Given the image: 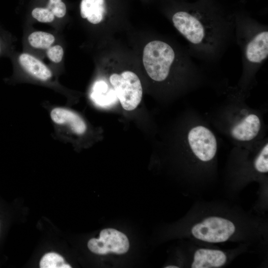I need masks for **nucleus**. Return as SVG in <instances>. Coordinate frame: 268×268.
<instances>
[{"mask_svg":"<svg viewBox=\"0 0 268 268\" xmlns=\"http://www.w3.org/2000/svg\"><path fill=\"white\" fill-rule=\"evenodd\" d=\"M2 43L1 39H0V55L2 52Z\"/></svg>","mask_w":268,"mask_h":268,"instance_id":"obj_19","label":"nucleus"},{"mask_svg":"<svg viewBox=\"0 0 268 268\" xmlns=\"http://www.w3.org/2000/svg\"><path fill=\"white\" fill-rule=\"evenodd\" d=\"M32 16L42 23H50L55 19L53 12L47 7H36L31 12Z\"/></svg>","mask_w":268,"mask_h":268,"instance_id":"obj_15","label":"nucleus"},{"mask_svg":"<svg viewBox=\"0 0 268 268\" xmlns=\"http://www.w3.org/2000/svg\"><path fill=\"white\" fill-rule=\"evenodd\" d=\"M87 246L91 252L98 255L123 254L129 250L130 243L125 234L113 228H106L101 231L98 238L90 239Z\"/></svg>","mask_w":268,"mask_h":268,"instance_id":"obj_7","label":"nucleus"},{"mask_svg":"<svg viewBox=\"0 0 268 268\" xmlns=\"http://www.w3.org/2000/svg\"><path fill=\"white\" fill-rule=\"evenodd\" d=\"M64 50L60 45L51 46L47 50V56L49 59L53 63H60L63 58Z\"/></svg>","mask_w":268,"mask_h":268,"instance_id":"obj_18","label":"nucleus"},{"mask_svg":"<svg viewBox=\"0 0 268 268\" xmlns=\"http://www.w3.org/2000/svg\"><path fill=\"white\" fill-rule=\"evenodd\" d=\"M18 62L25 71L39 80L47 81L52 76L50 69L42 62L31 54H20L18 57Z\"/></svg>","mask_w":268,"mask_h":268,"instance_id":"obj_11","label":"nucleus"},{"mask_svg":"<svg viewBox=\"0 0 268 268\" xmlns=\"http://www.w3.org/2000/svg\"><path fill=\"white\" fill-rule=\"evenodd\" d=\"M234 14L235 41L242 56V83L246 85L268 59V26L247 14Z\"/></svg>","mask_w":268,"mask_h":268,"instance_id":"obj_3","label":"nucleus"},{"mask_svg":"<svg viewBox=\"0 0 268 268\" xmlns=\"http://www.w3.org/2000/svg\"><path fill=\"white\" fill-rule=\"evenodd\" d=\"M50 117L55 124L66 127L76 135H82L87 131L86 123L82 118L68 109L55 107L51 110Z\"/></svg>","mask_w":268,"mask_h":268,"instance_id":"obj_8","label":"nucleus"},{"mask_svg":"<svg viewBox=\"0 0 268 268\" xmlns=\"http://www.w3.org/2000/svg\"><path fill=\"white\" fill-rule=\"evenodd\" d=\"M254 167L260 173L268 171V144L266 143L254 161Z\"/></svg>","mask_w":268,"mask_h":268,"instance_id":"obj_16","label":"nucleus"},{"mask_svg":"<svg viewBox=\"0 0 268 268\" xmlns=\"http://www.w3.org/2000/svg\"><path fill=\"white\" fill-rule=\"evenodd\" d=\"M188 143L192 152L200 160L207 162L215 156L217 142L213 133L202 126L193 127L189 132Z\"/></svg>","mask_w":268,"mask_h":268,"instance_id":"obj_6","label":"nucleus"},{"mask_svg":"<svg viewBox=\"0 0 268 268\" xmlns=\"http://www.w3.org/2000/svg\"><path fill=\"white\" fill-rule=\"evenodd\" d=\"M226 256L222 251L216 250L200 249L194 254L192 268H212L223 266Z\"/></svg>","mask_w":268,"mask_h":268,"instance_id":"obj_10","label":"nucleus"},{"mask_svg":"<svg viewBox=\"0 0 268 268\" xmlns=\"http://www.w3.org/2000/svg\"><path fill=\"white\" fill-rule=\"evenodd\" d=\"M41 268H69L71 266L65 263L64 258L55 253L46 254L40 262Z\"/></svg>","mask_w":268,"mask_h":268,"instance_id":"obj_14","label":"nucleus"},{"mask_svg":"<svg viewBox=\"0 0 268 268\" xmlns=\"http://www.w3.org/2000/svg\"><path fill=\"white\" fill-rule=\"evenodd\" d=\"M55 41V38L53 34L41 31H34L28 37L29 44L36 49H47Z\"/></svg>","mask_w":268,"mask_h":268,"instance_id":"obj_13","label":"nucleus"},{"mask_svg":"<svg viewBox=\"0 0 268 268\" xmlns=\"http://www.w3.org/2000/svg\"><path fill=\"white\" fill-rule=\"evenodd\" d=\"M170 19L188 42L191 55L204 63L218 62L235 41L234 14L208 0L184 4Z\"/></svg>","mask_w":268,"mask_h":268,"instance_id":"obj_1","label":"nucleus"},{"mask_svg":"<svg viewBox=\"0 0 268 268\" xmlns=\"http://www.w3.org/2000/svg\"><path fill=\"white\" fill-rule=\"evenodd\" d=\"M165 268H178V267L175 266H168L165 267Z\"/></svg>","mask_w":268,"mask_h":268,"instance_id":"obj_20","label":"nucleus"},{"mask_svg":"<svg viewBox=\"0 0 268 268\" xmlns=\"http://www.w3.org/2000/svg\"><path fill=\"white\" fill-rule=\"evenodd\" d=\"M142 94V84L137 75L132 70H123L96 80L90 96L98 106L105 107L119 102L124 110L131 111L138 107Z\"/></svg>","mask_w":268,"mask_h":268,"instance_id":"obj_4","label":"nucleus"},{"mask_svg":"<svg viewBox=\"0 0 268 268\" xmlns=\"http://www.w3.org/2000/svg\"><path fill=\"white\" fill-rule=\"evenodd\" d=\"M261 127L259 117L254 114H248L235 123L231 128V136L241 141H250L258 135Z\"/></svg>","mask_w":268,"mask_h":268,"instance_id":"obj_9","label":"nucleus"},{"mask_svg":"<svg viewBox=\"0 0 268 268\" xmlns=\"http://www.w3.org/2000/svg\"><path fill=\"white\" fill-rule=\"evenodd\" d=\"M235 227L230 220L217 216L205 218L192 228L193 235L198 239L210 243L227 241L234 233Z\"/></svg>","mask_w":268,"mask_h":268,"instance_id":"obj_5","label":"nucleus"},{"mask_svg":"<svg viewBox=\"0 0 268 268\" xmlns=\"http://www.w3.org/2000/svg\"><path fill=\"white\" fill-rule=\"evenodd\" d=\"M106 13L105 0H81L80 14L92 24H98L104 19Z\"/></svg>","mask_w":268,"mask_h":268,"instance_id":"obj_12","label":"nucleus"},{"mask_svg":"<svg viewBox=\"0 0 268 268\" xmlns=\"http://www.w3.org/2000/svg\"><path fill=\"white\" fill-rule=\"evenodd\" d=\"M188 50L176 48L161 39L148 42L142 52V64L148 76L158 84H168L176 77L192 84L199 73Z\"/></svg>","mask_w":268,"mask_h":268,"instance_id":"obj_2","label":"nucleus"},{"mask_svg":"<svg viewBox=\"0 0 268 268\" xmlns=\"http://www.w3.org/2000/svg\"><path fill=\"white\" fill-rule=\"evenodd\" d=\"M46 7L59 18L64 17L67 13L66 5L62 0H49Z\"/></svg>","mask_w":268,"mask_h":268,"instance_id":"obj_17","label":"nucleus"}]
</instances>
